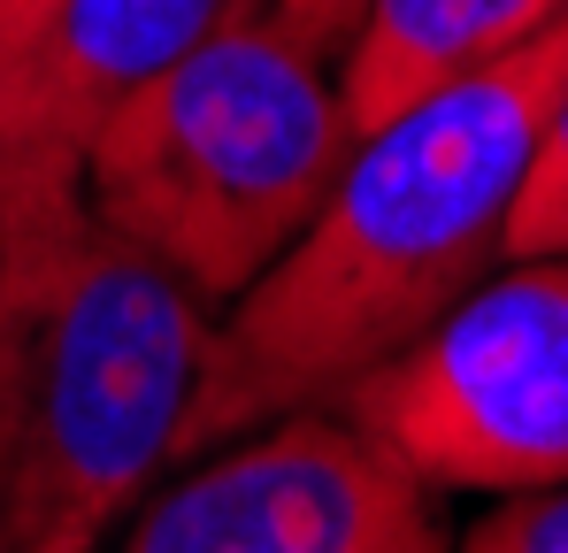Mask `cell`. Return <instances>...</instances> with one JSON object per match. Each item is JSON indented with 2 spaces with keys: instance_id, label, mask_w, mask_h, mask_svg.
<instances>
[{
  "instance_id": "7a4b0ae2",
  "label": "cell",
  "mask_w": 568,
  "mask_h": 553,
  "mask_svg": "<svg viewBox=\"0 0 568 553\" xmlns=\"http://www.w3.org/2000/svg\"><path fill=\"white\" fill-rule=\"evenodd\" d=\"M215 315L78 200L0 215V500L93 553L170 469Z\"/></svg>"
},
{
  "instance_id": "52a82bcc",
  "label": "cell",
  "mask_w": 568,
  "mask_h": 553,
  "mask_svg": "<svg viewBox=\"0 0 568 553\" xmlns=\"http://www.w3.org/2000/svg\"><path fill=\"white\" fill-rule=\"evenodd\" d=\"M554 16H561V0H362L346 47L331 62L354 131H384L415 100L491 70Z\"/></svg>"
},
{
  "instance_id": "9c48e42d",
  "label": "cell",
  "mask_w": 568,
  "mask_h": 553,
  "mask_svg": "<svg viewBox=\"0 0 568 553\" xmlns=\"http://www.w3.org/2000/svg\"><path fill=\"white\" fill-rule=\"evenodd\" d=\"M454 553H568V476L530 484V492H499V507Z\"/></svg>"
},
{
  "instance_id": "5b68a950",
  "label": "cell",
  "mask_w": 568,
  "mask_h": 553,
  "mask_svg": "<svg viewBox=\"0 0 568 553\" xmlns=\"http://www.w3.org/2000/svg\"><path fill=\"white\" fill-rule=\"evenodd\" d=\"M123 553H454V539L438 492L346 408H300L185 461Z\"/></svg>"
},
{
  "instance_id": "3957f363",
  "label": "cell",
  "mask_w": 568,
  "mask_h": 553,
  "mask_svg": "<svg viewBox=\"0 0 568 553\" xmlns=\"http://www.w3.org/2000/svg\"><path fill=\"white\" fill-rule=\"evenodd\" d=\"M354 147L331 54L262 8L131 92L93 131L78 184L115 239L146 247L215 315L315 223Z\"/></svg>"
},
{
  "instance_id": "ba28073f",
  "label": "cell",
  "mask_w": 568,
  "mask_h": 553,
  "mask_svg": "<svg viewBox=\"0 0 568 553\" xmlns=\"http://www.w3.org/2000/svg\"><path fill=\"white\" fill-rule=\"evenodd\" d=\"M515 254H568V92L554 100L530 178L515 192V223H507V262Z\"/></svg>"
},
{
  "instance_id": "4fadbf2b",
  "label": "cell",
  "mask_w": 568,
  "mask_h": 553,
  "mask_svg": "<svg viewBox=\"0 0 568 553\" xmlns=\"http://www.w3.org/2000/svg\"><path fill=\"white\" fill-rule=\"evenodd\" d=\"M561 8H568V0H561Z\"/></svg>"
},
{
  "instance_id": "8fae6325",
  "label": "cell",
  "mask_w": 568,
  "mask_h": 553,
  "mask_svg": "<svg viewBox=\"0 0 568 553\" xmlns=\"http://www.w3.org/2000/svg\"><path fill=\"white\" fill-rule=\"evenodd\" d=\"M54 8H62V0H0V78L31 54V39L54 23Z\"/></svg>"
},
{
  "instance_id": "6da1fadb",
  "label": "cell",
  "mask_w": 568,
  "mask_h": 553,
  "mask_svg": "<svg viewBox=\"0 0 568 553\" xmlns=\"http://www.w3.org/2000/svg\"><path fill=\"white\" fill-rule=\"evenodd\" d=\"M568 92V8L515 54L362 131L315 223L239 292L192 376L170 469L277 415L338 408L507 262L515 192Z\"/></svg>"
},
{
  "instance_id": "277c9868",
  "label": "cell",
  "mask_w": 568,
  "mask_h": 553,
  "mask_svg": "<svg viewBox=\"0 0 568 553\" xmlns=\"http://www.w3.org/2000/svg\"><path fill=\"white\" fill-rule=\"evenodd\" d=\"M430 492L568 476V254H515L338 400Z\"/></svg>"
},
{
  "instance_id": "8992f818",
  "label": "cell",
  "mask_w": 568,
  "mask_h": 553,
  "mask_svg": "<svg viewBox=\"0 0 568 553\" xmlns=\"http://www.w3.org/2000/svg\"><path fill=\"white\" fill-rule=\"evenodd\" d=\"M262 8L277 0H62L31 54L0 78V215L78 200L100 123Z\"/></svg>"
},
{
  "instance_id": "7c38bea8",
  "label": "cell",
  "mask_w": 568,
  "mask_h": 553,
  "mask_svg": "<svg viewBox=\"0 0 568 553\" xmlns=\"http://www.w3.org/2000/svg\"><path fill=\"white\" fill-rule=\"evenodd\" d=\"M0 553H70V546H54V539H39L8 500H0Z\"/></svg>"
},
{
  "instance_id": "30bf717a",
  "label": "cell",
  "mask_w": 568,
  "mask_h": 553,
  "mask_svg": "<svg viewBox=\"0 0 568 553\" xmlns=\"http://www.w3.org/2000/svg\"><path fill=\"white\" fill-rule=\"evenodd\" d=\"M284 31L292 39H307L315 54H331L338 62V47H346V31H354V16H362V0H277Z\"/></svg>"
}]
</instances>
